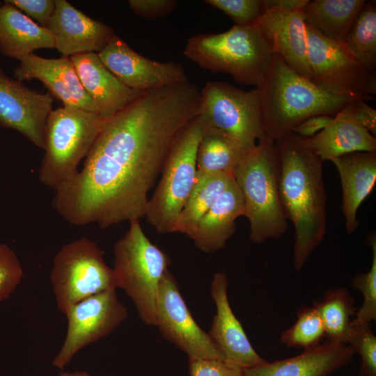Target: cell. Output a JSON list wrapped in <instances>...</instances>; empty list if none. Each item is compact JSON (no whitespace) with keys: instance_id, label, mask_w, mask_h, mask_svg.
Segmentation results:
<instances>
[{"instance_id":"obj_1","label":"cell","mask_w":376,"mask_h":376,"mask_svg":"<svg viewBox=\"0 0 376 376\" xmlns=\"http://www.w3.org/2000/svg\"><path fill=\"white\" fill-rule=\"evenodd\" d=\"M201 98L189 81L141 92L106 120L81 170L55 190L52 207L71 224L102 229L145 217L148 194Z\"/></svg>"},{"instance_id":"obj_2","label":"cell","mask_w":376,"mask_h":376,"mask_svg":"<svg viewBox=\"0 0 376 376\" xmlns=\"http://www.w3.org/2000/svg\"><path fill=\"white\" fill-rule=\"evenodd\" d=\"M281 203L294 227V267L302 269L327 230V192L323 162L308 139L294 132L275 142Z\"/></svg>"},{"instance_id":"obj_3","label":"cell","mask_w":376,"mask_h":376,"mask_svg":"<svg viewBox=\"0 0 376 376\" xmlns=\"http://www.w3.org/2000/svg\"><path fill=\"white\" fill-rule=\"evenodd\" d=\"M256 89L264 139L272 142L292 132L310 117H335L347 102L360 98L336 95L318 88L276 54H274L271 65Z\"/></svg>"},{"instance_id":"obj_4","label":"cell","mask_w":376,"mask_h":376,"mask_svg":"<svg viewBox=\"0 0 376 376\" xmlns=\"http://www.w3.org/2000/svg\"><path fill=\"white\" fill-rule=\"evenodd\" d=\"M183 54L205 70L228 74L238 83L256 87L274 56L256 24L234 25L223 33L193 36Z\"/></svg>"},{"instance_id":"obj_5","label":"cell","mask_w":376,"mask_h":376,"mask_svg":"<svg viewBox=\"0 0 376 376\" xmlns=\"http://www.w3.org/2000/svg\"><path fill=\"white\" fill-rule=\"evenodd\" d=\"M279 161L274 142L259 141L233 173L249 223V239L261 244L287 230L279 193Z\"/></svg>"},{"instance_id":"obj_6","label":"cell","mask_w":376,"mask_h":376,"mask_svg":"<svg viewBox=\"0 0 376 376\" xmlns=\"http://www.w3.org/2000/svg\"><path fill=\"white\" fill-rule=\"evenodd\" d=\"M107 120L97 113L63 106L49 113L45 130V155L38 180L56 190L77 172Z\"/></svg>"},{"instance_id":"obj_7","label":"cell","mask_w":376,"mask_h":376,"mask_svg":"<svg viewBox=\"0 0 376 376\" xmlns=\"http://www.w3.org/2000/svg\"><path fill=\"white\" fill-rule=\"evenodd\" d=\"M113 270L118 287L130 297L141 320L155 326L159 285L171 264L167 253L153 244L141 228L139 219L114 245Z\"/></svg>"},{"instance_id":"obj_8","label":"cell","mask_w":376,"mask_h":376,"mask_svg":"<svg viewBox=\"0 0 376 376\" xmlns=\"http://www.w3.org/2000/svg\"><path fill=\"white\" fill-rule=\"evenodd\" d=\"M204 127L198 115L181 131L168 153L145 215L158 233H174L180 214L194 188L198 148Z\"/></svg>"},{"instance_id":"obj_9","label":"cell","mask_w":376,"mask_h":376,"mask_svg":"<svg viewBox=\"0 0 376 376\" xmlns=\"http://www.w3.org/2000/svg\"><path fill=\"white\" fill-rule=\"evenodd\" d=\"M103 256L98 245L86 237L64 244L55 255L50 280L63 314L88 297L118 288L116 273Z\"/></svg>"},{"instance_id":"obj_10","label":"cell","mask_w":376,"mask_h":376,"mask_svg":"<svg viewBox=\"0 0 376 376\" xmlns=\"http://www.w3.org/2000/svg\"><path fill=\"white\" fill-rule=\"evenodd\" d=\"M310 81L339 95L373 100L376 72L361 66L341 41L330 39L306 23Z\"/></svg>"},{"instance_id":"obj_11","label":"cell","mask_w":376,"mask_h":376,"mask_svg":"<svg viewBox=\"0 0 376 376\" xmlns=\"http://www.w3.org/2000/svg\"><path fill=\"white\" fill-rule=\"evenodd\" d=\"M199 116L214 128L253 148L264 139L258 93L246 91L219 81H207L201 88Z\"/></svg>"},{"instance_id":"obj_12","label":"cell","mask_w":376,"mask_h":376,"mask_svg":"<svg viewBox=\"0 0 376 376\" xmlns=\"http://www.w3.org/2000/svg\"><path fill=\"white\" fill-rule=\"evenodd\" d=\"M65 316V338L52 361V365L61 370L80 350L113 332L127 318V311L118 300L116 290H109L79 301Z\"/></svg>"},{"instance_id":"obj_13","label":"cell","mask_w":376,"mask_h":376,"mask_svg":"<svg viewBox=\"0 0 376 376\" xmlns=\"http://www.w3.org/2000/svg\"><path fill=\"white\" fill-rule=\"evenodd\" d=\"M155 326L166 340L189 357L226 361L208 333L193 318L173 275L169 270L159 285Z\"/></svg>"},{"instance_id":"obj_14","label":"cell","mask_w":376,"mask_h":376,"mask_svg":"<svg viewBox=\"0 0 376 376\" xmlns=\"http://www.w3.org/2000/svg\"><path fill=\"white\" fill-rule=\"evenodd\" d=\"M52 104L49 92L31 89L0 68L1 127L15 130L44 150L45 125Z\"/></svg>"},{"instance_id":"obj_15","label":"cell","mask_w":376,"mask_h":376,"mask_svg":"<svg viewBox=\"0 0 376 376\" xmlns=\"http://www.w3.org/2000/svg\"><path fill=\"white\" fill-rule=\"evenodd\" d=\"M97 55L119 80L139 92L188 80L180 63L158 62L144 57L117 35Z\"/></svg>"},{"instance_id":"obj_16","label":"cell","mask_w":376,"mask_h":376,"mask_svg":"<svg viewBox=\"0 0 376 376\" xmlns=\"http://www.w3.org/2000/svg\"><path fill=\"white\" fill-rule=\"evenodd\" d=\"M13 70L14 79L40 80L52 97L61 101L64 106L97 112L96 106L84 88L70 57L46 58L34 53L21 59Z\"/></svg>"},{"instance_id":"obj_17","label":"cell","mask_w":376,"mask_h":376,"mask_svg":"<svg viewBox=\"0 0 376 376\" xmlns=\"http://www.w3.org/2000/svg\"><path fill=\"white\" fill-rule=\"evenodd\" d=\"M47 28L55 48L64 57L99 53L116 35L111 26L89 17L65 0H55Z\"/></svg>"},{"instance_id":"obj_18","label":"cell","mask_w":376,"mask_h":376,"mask_svg":"<svg viewBox=\"0 0 376 376\" xmlns=\"http://www.w3.org/2000/svg\"><path fill=\"white\" fill-rule=\"evenodd\" d=\"M228 281L222 272L214 274L210 294L215 303L216 314L208 334L217 345L226 361L242 369L264 363L252 347L240 322L231 309L228 298Z\"/></svg>"},{"instance_id":"obj_19","label":"cell","mask_w":376,"mask_h":376,"mask_svg":"<svg viewBox=\"0 0 376 376\" xmlns=\"http://www.w3.org/2000/svg\"><path fill=\"white\" fill-rule=\"evenodd\" d=\"M274 54L301 76L310 80L307 58V26L302 10L266 9L256 24Z\"/></svg>"},{"instance_id":"obj_20","label":"cell","mask_w":376,"mask_h":376,"mask_svg":"<svg viewBox=\"0 0 376 376\" xmlns=\"http://www.w3.org/2000/svg\"><path fill=\"white\" fill-rule=\"evenodd\" d=\"M70 58L84 88L96 106L97 113L104 120L113 117L141 93L119 80L102 63L97 53L77 54Z\"/></svg>"},{"instance_id":"obj_21","label":"cell","mask_w":376,"mask_h":376,"mask_svg":"<svg viewBox=\"0 0 376 376\" xmlns=\"http://www.w3.org/2000/svg\"><path fill=\"white\" fill-rule=\"evenodd\" d=\"M354 355L347 344L327 343L295 357L244 369V376H329Z\"/></svg>"},{"instance_id":"obj_22","label":"cell","mask_w":376,"mask_h":376,"mask_svg":"<svg viewBox=\"0 0 376 376\" xmlns=\"http://www.w3.org/2000/svg\"><path fill=\"white\" fill-rule=\"evenodd\" d=\"M331 162L340 179L345 228L348 234H352L359 225L358 210L376 183V152H351Z\"/></svg>"},{"instance_id":"obj_23","label":"cell","mask_w":376,"mask_h":376,"mask_svg":"<svg viewBox=\"0 0 376 376\" xmlns=\"http://www.w3.org/2000/svg\"><path fill=\"white\" fill-rule=\"evenodd\" d=\"M241 216H244L243 199L233 179L201 219L191 239L201 251L216 252L235 233V221Z\"/></svg>"},{"instance_id":"obj_24","label":"cell","mask_w":376,"mask_h":376,"mask_svg":"<svg viewBox=\"0 0 376 376\" xmlns=\"http://www.w3.org/2000/svg\"><path fill=\"white\" fill-rule=\"evenodd\" d=\"M55 48L50 31L35 23L7 0L0 6V52L19 59L38 49Z\"/></svg>"},{"instance_id":"obj_25","label":"cell","mask_w":376,"mask_h":376,"mask_svg":"<svg viewBox=\"0 0 376 376\" xmlns=\"http://www.w3.org/2000/svg\"><path fill=\"white\" fill-rule=\"evenodd\" d=\"M308 141L323 162L351 152H376V137L340 111L329 125Z\"/></svg>"},{"instance_id":"obj_26","label":"cell","mask_w":376,"mask_h":376,"mask_svg":"<svg viewBox=\"0 0 376 376\" xmlns=\"http://www.w3.org/2000/svg\"><path fill=\"white\" fill-rule=\"evenodd\" d=\"M204 125L197 152V173L233 176L235 169L253 148L222 132Z\"/></svg>"},{"instance_id":"obj_27","label":"cell","mask_w":376,"mask_h":376,"mask_svg":"<svg viewBox=\"0 0 376 376\" xmlns=\"http://www.w3.org/2000/svg\"><path fill=\"white\" fill-rule=\"evenodd\" d=\"M364 0H313L302 10L305 22L326 37L343 42Z\"/></svg>"},{"instance_id":"obj_28","label":"cell","mask_w":376,"mask_h":376,"mask_svg":"<svg viewBox=\"0 0 376 376\" xmlns=\"http://www.w3.org/2000/svg\"><path fill=\"white\" fill-rule=\"evenodd\" d=\"M234 178L223 173H197L194 188L177 221L174 233L193 236L199 221Z\"/></svg>"},{"instance_id":"obj_29","label":"cell","mask_w":376,"mask_h":376,"mask_svg":"<svg viewBox=\"0 0 376 376\" xmlns=\"http://www.w3.org/2000/svg\"><path fill=\"white\" fill-rule=\"evenodd\" d=\"M313 306L323 322L327 343L346 344L355 313L354 299L345 288L330 289Z\"/></svg>"},{"instance_id":"obj_30","label":"cell","mask_w":376,"mask_h":376,"mask_svg":"<svg viewBox=\"0 0 376 376\" xmlns=\"http://www.w3.org/2000/svg\"><path fill=\"white\" fill-rule=\"evenodd\" d=\"M343 42L361 66L376 72L375 1H366Z\"/></svg>"},{"instance_id":"obj_31","label":"cell","mask_w":376,"mask_h":376,"mask_svg":"<svg viewBox=\"0 0 376 376\" xmlns=\"http://www.w3.org/2000/svg\"><path fill=\"white\" fill-rule=\"evenodd\" d=\"M324 336V329L318 311L313 306L297 312L294 324L283 332L281 341L288 347L308 350L319 345Z\"/></svg>"},{"instance_id":"obj_32","label":"cell","mask_w":376,"mask_h":376,"mask_svg":"<svg viewBox=\"0 0 376 376\" xmlns=\"http://www.w3.org/2000/svg\"><path fill=\"white\" fill-rule=\"evenodd\" d=\"M367 243L373 252L372 263L368 272L357 274L352 281L353 288L359 290L363 296V301L352 320L351 326L363 327L370 325L376 320V236L370 233L367 237Z\"/></svg>"},{"instance_id":"obj_33","label":"cell","mask_w":376,"mask_h":376,"mask_svg":"<svg viewBox=\"0 0 376 376\" xmlns=\"http://www.w3.org/2000/svg\"><path fill=\"white\" fill-rule=\"evenodd\" d=\"M346 344L361 359L359 376H376V336L370 325L352 326Z\"/></svg>"},{"instance_id":"obj_34","label":"cell","mask_w":376,"mask_h":376,"mask_svg":"<svg viewBox=\"0 0 376 376\" xmlns=\"http://www.w3.org/2000/svg\"><path fill=\"white\" fill-rule=\"evenodd\" d=\"M205 3L224 13L237 26L255 25L266 10L263 0H205Z\"/></svg>"},{"instance_id":"obj_35","label":"cell","mask_w":376,"mask_h":376,"mask_svg":"<svg viewBox=\"0 0 376 376\" xmlns=\"http://www.w3.org/2000/svg\"><path fill=\"white\" fill-rule=\"evenodd\" d=\"M23 269L14 251L0 243V301L15 290L23 277Z\"/></svg>"},{"instance_id":"obj_36","label":"cell","mask_w":376,"mask_h":376,"mask_svg":"<svg viewBox=\"0 0 376 376\" xmlns=\"http://www.w3.org/2000/svg\"><path fill=\"white\" fill-rule=\"evenodd\" d=\"M190 376H244V369L226 361L189 357Z\"/></svg>"},{"instance_id":"obj_37","label":"cell","mask_w":376,"mask_h":376,"mask_svg":"<svg viewBox=\"0 0 376 376\" xmlns=\"http://www.w3.org/2000/svg\"><path fill=\"white\" fill-rule=\"evenodd\" d=\"M340 111L376 137V110L361 98L347 102Z\"/></svg>"},{"instance_id":"obj_38","label":"cell","mask_w":376,"mask_h":376,"mask_svg":"<svg viewBox=\"0 0 376 376\" xmlns=\"http://www.w3.org/2000/svg\"><path fill=\"white\" fill-rule=\"evenodd\" d=\"M39 25L47 27L55 8L54 0H7Z\"/></svg>"},{"instance_id":"obj_39","label":"cell","mask_w":376,"mask_h":376,"mask_svg":"<svg viewBox=\"0 0 376 376\" xmlns=\"http://www.w3.org/2000/svg\"><path fill=\"white\" fill-rule=\"evenodd\" d=\"M176 0H130L132 11L144 19H153L170 13L177 6Z\"/></svg>"},{"instance_id":"obj_40","label":"cell","mask_w":376,"mask_h":376,"mask_svg":"<svg viewBox=\"0 0 376 376\" xmlns=\"http://www.w3.org/2000/svg\"><path fill=\"white\" fill-rule=\"evenodd\" d=\"M334 118L329 115L310 117L299 123L292 132L305 139L311 138L329 125Z\"/></svg>"},{"instance_id":"obj_41","label":"cell","mask_w":376,"mask_h":376,"mask_svg":"<svg viewBox=\"0 0 376 376\" xmlns=\"http://www.w3.org/2000/svg\"><path fill=\"white\" fill-rule=\"evenodd\" d=\"M309 0H263L266 9L287 11L302 10Z\"/></svg>"},{"instance_id":"obj_42","label":"cell","mask_w":376,"mask_h":376,"mask_svg":"<svg viewBox=\"0 0 376 376\" xmlns=\"http://www.w3.org/2000/svg\"><path fill=\"white\" fill-rule=\"evenodd\" d=\"M59 376H91V375L85 371H76L72 373L63 372Z\"/></svg>"},{"instance_id":"obj_43","label":"cell","mask_w":376,"mask_h":376,"mask_svg":"<svg viewBox=\"0 0 376 376\" xmlns=\"http://www.w3.org/2000/svg\"><path fill=\"white\" fill-rule=\"evenodd\" d=\"M3 4V3L0 1V6Z\"/></svg>"}]
</instances>
